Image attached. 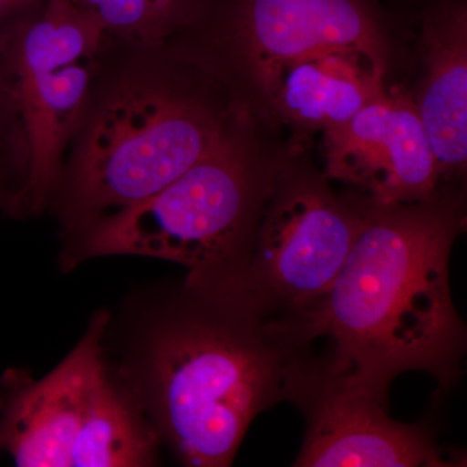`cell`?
Returning a JSON list of instances; mask_svg holds the SVG:
<instances>
[{
	"mask_svg": "<svg viewBox=\"0 0 467 467\" xmlns=\"http://www.w3.org/2000/svg\"><path fill=\"white\" fill-rule=\"evenodd\" d=\"M109 358L183 465L230 466L254 418L291 401L313 344L244 287L165 285L125 308Z\"/></svg>",
	"mask_w": 467,
	"mask_h": 467,
	"instance_id": "6da1fadb",
	"label": "cell"
},
{
	"mask_svg": "<svg viewBox=\"0 0 467 467\" xmlns=\"http://www.w3.org/2000/svg\"><path fill=\"white\" fill-rule=\"evenodd\" d=\"M359 201V199H358ZM362 202L348 257L333 285L292 317L322 359L389 399L407 371H426L441 389L459 378L466 328L454 308L450 260L465 230V196L451 183L400 204Z\"/></svg>",
	"mask_w": 467,
	"mask_h": 467,
	"instance_id": "7a4b0ae2",
	"label": "cell"
},
{
	"mask_svg": "<svg viewBox=\"0 0 467 467\" xmlns=\"http://www.w3.org/2000/svg\"><path fill=\"white\" fill-rule=\"evenodd\" d=\"M241 110L173 39L103 33L47 205L63 241L161 192L220 142Z\"/></svg>",
	"mask_w": 467,
	"mask_h": 467,
	"instance_id": "3957f363",
	"label": "cell"
},
{
	"mask_svg": "<svg viewBox=\"0 0 467 467\" xmlns=\"http://www.w3.org/2000/svg\"><path fill=\"white\" fill-rule=\"evenodd\" d=\"M242 109L220 142L167 187L64 241L61 265L142 256L187 269V281L244 287L264 207L295 143L272 146Z\"/></svg>",
	"mask_w": 467,
	"mask_h": 467,
	"instance_id": "277c9868",
	"label": "cell"
},
{
	"mask_svg": "<svg viewBox=\"0 0 467 467\" xmlns=\"http://www.w3.org/2000/svg\"><path fill=\"white\" fill-rule=\"evenodd\" d=\"M109 310L54 370L33 378L8 368L0 379V451L21 467H144L161 447L107 358Z\"/></svg>",
	"mask_w": 467,
	"mask_h": 467,
	"instance_id": "5b68a950",
	"label": "cell"
},
{
	"mask_svg": "<svg viewBox=\"0 0 467 467\" xmlns=\"http://www.w3.org/2000/svg\"><path fill=\"white\" fill-rule=\"evenodd\" d=\"M103 33L99 21L70 0H30L0 36V81L27 155L26 186L12 217L47 211Z\"/></svg>",
	"mask_w": 467,
	"mask_h": 467,
	"instance_id": "8992f818",
	"label": "cell"
},
{
	"mask_svg": "<svg viewBox=\"0 0 467 467\" xmlns=\"http://www.w3.org/2000/svg\"><path fill=\"white\" fill-rule=\"evenodd\" d=\"M201 60L247 109L282 67L337 48L391 60L377 0H204L169 36Z\"/></svg>",
	"mask_w": 467,
	"mask_h": 467,
	"instance_id": "52a82bcc",
	"label": "cell"
},
{
	"mask_svg": "<svg viewBox=\"0 0 467 467\" xmlns=\"http://www.w3.org/2000/svg\"><path fill=\"white\" fill-rule=\"evenodd\" d=\"M361 218L362 202L337 195L295 143L264 207L244 290L272 315L296 317L333 285Z\"/></svg>",
	"mask_w": 467,
	"mask_h": 467,
	"instance_id": "ba28073f",
	"label": "cell"
},
{
	"mask_svg": "<svg viewBox=\"0 0 467 467\" xmlns=\"http://www.w3.org/2000/svg\"><path fill=\"white\" fill-rule=\"evenodd\" d=\"M292 402L306 420L297 467H441L453 462L422 426L389 417V399L312 358Z\"/></svg>",
	"mask_w": 467,
	"mask_h": 467,
	"instance_id": "9c48e42d",
	"label": "cell"
},
{
	"mask_svg": "<svg viewBox=\"0 0 467 467\" xmlns=\"http://www.w3.org/2000/svg\"><path fill=\"white\" fill-rule=\"evenodd\" d=\"M324 173L376 205L426 198L441 184L434 150L409 92L386 90L324 133Z\"/></svg>",
	"mask_w": 467,
	"mask_h": 467,
	"instance_id": "30bf717a",
	"label": "cell"
},
{
	"mask_svg": "<svg viewBox=\"0 0 467 467\" xmlns=\"http://www.w3.org/2000/svg\"><path fill=\"white\" fill-rule=\"evenodd\" d=\"M389 64L356 48L322 52L282 67L247 110L266 128L291 131V142L346 122L382 95Z\"/></svg>",
	"mask_w": 467,
	"mask_h": 467,
	"instance_id": "8fae6325",
	"label": "cell"
},
{
	"mask_svg": "<svg viewBox=\"0 0 467 467\" xmlns=\"http://www.w3.org/2000/svg\"><path fill=\"white\" fill-rule=\"evenodd\" d=\"M420 75L411 100L434 150L441 182L462 180L467 165V5L434 0L420 41Z\"/></svg>",
	"mask_w": 467,
	"mask_h": 467,
	"instance_id": "7c38bea8",
	"label": "cell"
},
{
	"mask_svg": "<svg viewBox=\"0 0 467 467\" xmlns=\"http://www.w3.org/2000/svg\"><path fill=\"white\" fill-rule=\"evenodd\" d=\"M91 14L104 33L134 41L167 38L164 27L147 0H70Z\"/></svg>",
	"mask_w": 467,
	"mask_h": 467,
	"instance_id": "4fadbf2b",
	"label": "cell"
},
{
	"mask_svg": "<svg viewBox=\"0 0 467 467\" xmlns=\"http://www.w3.org/2000/svg\"><path fill=\"white\" fill-rule=\"evenodd\" d=\"M26 140L16 110L5 88H0V195L3 211L11 216L26 181Z\"/></svg>",
	"mask_w": 467,
	"mask_h": 467,
	"instance_id": "5bb4252c",
	"label": "cell"
},
{
	"mask_svg": "<svg viewBox=\"0 0 467 467\" xmlns=\"http://www.w3.org/2000/svg\"><path fill=\"white\" fill-rule=\"evenodd\" d=\"M27 2L30 0H0V36Z\"/></svg>",
	"mask_w": 467,
	"mask_h": 467,
	"instance_id": "9a60e30c",
	"label": "cell"
},
{
	"mask_svg": "<svg viewBox=\"0 0 467 467\" xmlns=\"http://www.w3.org/2000/svg\"><path fill=\"white\" fill-rule=\"evenodd\" d=\"M0 211H3V199H2V195H0Z\"/></svg>",
	"mask_w": 467,
	"mask_h": 467,
	"instance_id": "2e32d148",
	"label": "cell"
},
{
	"mask_svg": "<svg viewBox=\"0 0 467 467\" xmlns=\"http://www.w3.org/2000/svg\"><path fill=\"white\" fill-rule=\"evenodd\" d=\"M3 88V85H2V82H0V88Z\"/></svg>",
	"mask_w": 467,
	"mask_h": 467,
	"instance_id": "e0dca14e",
	"label": "cell"
}]
</instances>
